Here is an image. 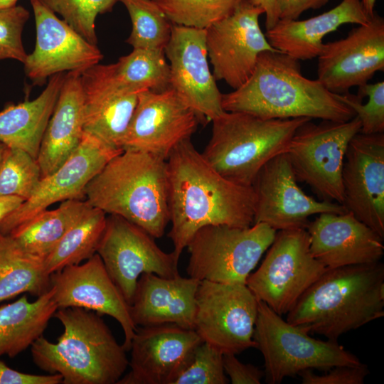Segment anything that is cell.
<instances>
[{"label": "cell", "mask_w": 384, "mask_h": 384, "mask_svg": "<svg viewBox=\"0 0 384 384\" xmlns=\"http://www.w3.org/2000/svg\"><path fill=\"white\" fill-rule=\"evenodd\" d=\"M169 233L175 257L200 228L224 225H253L255 194L252 186L235 183L216 171L194 147L191 139L178 144L166 159Z\"/></svg>", "instance_id": "cell-1"}, {"label": "cell", "mask_w": 384, "mask_h": 384, "mask_svg": "<svg viewBox=\"0 0 384 384\" xmlns=\"http://www.w3.org/2000/svg\"><path fill=\"white\" fill-rule=\"evenodd\" d=\"M225 112L249 113L264 119L307 117L346 122L355 112L317 79L303 75L299 60L279 50L264 51L248 80L222 94Z\"/></svg>", "instance_id": "cell-2"}, {"label": "cell", "mask_w": 384, "mask_h": 384, "mask_svg": "<svg viewBox=\"0 0 384 384\" xmlns=\"http://www.w3.org/2000/svg\"><path fill=\"white\" fill-rule=\"evenodd\" d=\"M287 314L289 323L334 341L382 318L383 263L379 261L327 269Z\"/></svg>", "instance_id": "cell-3"}, {"label": "cell", "mask_w": 384, "mask_h": 384, "mask_svg": "<svg viewBox=\"0 0 384 384\" xmlns=\"http://www.w3.org/2000/svg\"><path fill=\"white\" fill-rule=\"evenodd\" d=\"M54 316L63 326L57 342L43 336L31 346L37 367L63 377L62 384H114L129 360L100 314L78 307L58 309Z\"/></svg>", "instance_id": "cell-4"}, {"label": "cell", "mask_w": 384, "mask_h": 384, "mask_svg": "<svg viewBox=\"0 0 384 384\" xmlns=\"http://www.w3.org/2000/svg\"><path fill=\"white\" fill-rule=\"evenodd\" d=\"M85 196L90 206L119 215L160 238L169 223L166 160L124 150L90 181Z\"/></svg>", "instance_id": "cell-5"}, {"label": "cell", "mask_w": 384, "mask_h": 384, "mask_svg": "<svg viewBox=\"0 0 384 384\" xmlns=\"http://www.w3.org/2000/svg\"><path fill=\"white\" fill-rule=\"evenodd\" d=\"M311 119H264L241 112H224L213 119L210 139L201 154L220 175L252 186L262 167L286 152L296 130Z\"/></svg>", "instance_id": "cell-6"}, {"label": "cell", "mask_w": 384, "mask_h": 384, "mask_svg": "<svg viewBox=\"0 0 384 384\" xmlns=\"http://www.w3.org/2000/svg\"><path fill=\"white\" fill-rule=\"evenodd\" d=\"M309 334L258 301L253 339L264 358L266 383L279 384L306 370H327L362 363L338 341H322Z\"/></svg>", "instance_id": "cell-7"}, {"label": "cell", "mask_w": 384, "mask_h": 384, "mask_svg": "<svg viewBox=\"0 0 384 384\" xmlns=\"http://www.w3.org/2000/svg\"><path fill=\"white\" fill-rule=\"evenodd\" d=\"M276 233L265 223L247 228L204 226L195 233L187 245L189 260L186 272L199 281L246 284Z\"/></svg>", "instance_id": "cell-8"}, {"label": "cell", "mask_w": 384, "mask_h": 384, "mask_svg": "<svg viewBox=\"0 0 384 384\" xmlns=\"http://www.w3.org/2000/svg\"><path fill=\"white\" fill-rule=\"evenodd\" d=\"M309 120L294 132L285 154L297 181L321 200L342 204V169L351 139L361 131L355 116L346 122Z\"/></svg>", "instance_id": "cell-9"}, {"label": "cell", "mask_w": 384, "mask_h": 384, "mask_svg": "<svg viewBox=\"0 0 384 384\" xmlns=\"http://www.w3.org/2000/svg\"><path fill=\"white\" fill-rule=\"evenodd\" d=\"M267 250L246 285L258 301L282 316L327 268L312 256L306 228L277 231Z\"/></svg>", "instance_id": "cell-10"}, {"label": "cell", "mask_w": 384, "mask_h": 384, "mask_svg": "<svg viewBox=\"0 0 384 384\" xmlns=\"http://www.w3.org/2000/svg\"><path fill=\"white\" fill-rule=\"evenodd\" d=\"M194 329L202 341L224 353L256 348L253 339L258 300L246 284L200 281Z\"/></svg>", "instance_id": "cell-11"}, {"label": "cell", "mask_w": 384, "mask_h": 384, "mask_svg": "<svg viewBox=\"0 0 384 384\" xmlns=\"http://www.w3.org/2000/svg\"><path fill=\"white\" fill-rule=\"evenodd\" d=\"M107 272L130 305L144 273L164 277L178 275V260L163 251L154 238L125 218L108 214L97 248Z\"/></svg>", "instance_id": "cell-12"}, {"label": "cell", "mask_w": 384, "mask_h": 384, "mask_svg": "<svg viewBox=\"0 0 384 384\" xmlns=\"http://www.w3.org/2000/svg\"><path fill=\"white\" fill-rule=\"evenodd\" d=\"M264 11L243 1L230 16L206 29L208 58L215 80H223L233 90L253 73L260 54L272 48L259 24Z\"/></svg>", "instance_id": "cell-13"}, {"label": "cell", "mask_w": 384, "mask_h": 384, "mask_svg": "<svg viewBox=\"0 0 384 384\" xmlns=\"http://www.w3.org/2000/svg\"><path fill=\"white\" fill-rule=\"evenodd\" d=\"M252 187L255 194L253 224L265 223L276 231L306 228L314 215L346 212L342 204L318 201L306 194L298 186L285 153L262 167Z\"/></svg>", "instance_id": "cell-14"}, {"label": "cell", "mask_w": 384, "mask_h": 384, "mask_svg": "<svg viewBox=\"0 0 384 384\" xmlns=\"http://www.w3.org/2000/svg\"><path fill=\"white\" fill-rule=\"evenodd\" d=\"M122 151L84 132L73 154L53 173L41 178L32 196L0 223V233L9 235L57 202L85 200V189L90 181Z\"/></svg>", "instance_id": "cell-15"}, {"label": "cell", "mask_w": 384, "mask_h": 384, "mask_svg": "<svg viewBox=\"0 0 384 384\" xmlns=\"http://www.w3.org/2000/svg\"><path fill=\"white\" fill-rule=\"evenodd\" d=\"M169 61V87L191 108L202 124L224 112L222 93L209 68L206 29L172 23L164 48Z\"/></svg>", "instance_id": "cell-16"}, {"label": "cell", "mask_w": 384, "mask_h": 384, "mask_svg": "<svg viewBox=\"0 0 384 384\" xmlns=\"http://www.w3.org/2000/svg\"><path fill=\"white\" fill-rule=\"evenodd\" d=\"M201 123L195 112L169 87L145 90L127 130L122 150L150 153L165 160L181 142L191 139Z\"/></svg>", "instance_id": "cell-17"}, {"label": "cell", "mask_w": 384, "mask_h": 384, "mask_svg": "<svg viewBox=\"0 0 384 384\" xmlns=\"http://www.w3.org/2000/svg\"><path fill=\"white\" fill-rule=\"evenodd\" d=\"M317 80L330 92L343 94L384 70V19L376 13L342 39L324 43Z\"/></svg>", "instance_id": "cell-18"}, {"label": "cell", "mask_w": 384, "mask_h": 384, "mask_svg": "<svg viewBox=\"0 0 384 384\" xmlns=\"http://www.w3.org/2000/svg\"><path fill=\"white\" fill-rule=\"evenodd\" d=\"M342 205L384 239V133L358 132L342 169Z\"/></svg>", "instance_id": "cell-19"}, {"label": "cell", "mask_w": 384, "mask_h": 384, "mask_svg": "<svg viewBox=\"0 0 384 384\" xmlns=\"http://www.w3.org/2000/svg\"><path fill=\"white\" fill-rule=\"evenodd\" d=\"M36 44L23 63L26 75L34 85L65 71H83L102 59L97 45L88 42L38 0H31Z\"/></svg>", "instance_id": "cell-20"}, {"label": "cell", "mask_w": 384, "mask_h": 384, "mask_svg": "<svg viewBox=\"0 0 384 384\" xmlns=\"http://www.w3.org/2000/svg\"><path fill=\"white\" fill-rule=\"evenodd\" d=\"M50 279L58 309L78 307L112 316L122 329L123 347L129 351L137 326L132 320L130 305L98 254L82 263L64 267L52 274Z\"/></svg>", "instance_id": "cell-21"}, {"label": "cell", "mask_w": 384, "mask_h": 384, "mask_svg": "<svg viewBox=\"0 0 384 384\" xmlns=\"http://www.w3.org/2000/svg\"><path fill=\"white\" fill-rule=\"evenodd\" d=\"M201 342L195 330L175 324L137 326L129 349L130 370L117 384H171Z\"/></svg>", "instance_id": "cell-22"}, {"label": "cell", "mask_w": 384, "mask_h": 384, "mask_svg": "<svg viewBox=\"0 0 384 384\" xmlns=\"http://www.w3.org/2000/svg\"><path fill=\"white\" fill-rule=\"evenodd\" d=\"M309 250L326 268L377 262L384 255L383 238L351 213H324L309 222Z\"/></svg>", "instance_id": "cell-23"}, {"label": "cell", "mask_w": 384, "mask_h": 384, "mask_svg": "<svg viewBox=\"0 0 384 384\" xmlns=\"http://www.w3.org/2000/svg\"><path fill=\"white\" fill-rule=\"evenodd\" d=\"M200 281L193 277H164L142 274L137 284L130 313L137 326L171 324L194 329L196 294Z\"/></svg>", "instance_id": "cell-24"}, {"label": "cell", "mask_w": 384, "mask_h": 384, "mask_svg": "<svg viewBox=\"0 0 384 384\" xmlns=\"http://www.w3.org/2000/svg\"><path fill=\"white\" fill-rule=\"evenodd\" d=\"M84 132L122 149L123 141L143 91L120 90L102 74L97 64L81 73Z\"/></svg>", "instance_id": "cell-25"}, {"label": "cell", "mask_w": 384, "mask_h": 384, "mask_svg": "<svg viewBox=\"0 0 384 384\" xmlns=\"http://www.w3.org/2000/svg\"><path fill=\"white\" fill-rule=\"evenodd\" d=\"M82 71L65 74L59 95L40 145L41 178L58 169L76 150L84 133Z\"/></svg>", "instance_id": "cell-26"}, {"label": "cell", "mask_w": 384, "mask_h": 384, "mask_svg": "<svg viewBox=\"0 0 384 384\" xmlns=\"http://www.w3.org/2000/svg\"><path fill=\"white\" fill-rule=\"evenodd\" d=\"M369 19L361 0H342L332 9L307 19L279 20L265 34L274 49L298 60H306L318 57L326 34L343 24L361 25Z\"/></svg>", "instance_id": "cell-27"}, {"label": "cell", "mask_w": 384, "mask_h": 384, "mask_svg": "<svg viewBox=\"0 0 384 384\" xmlns=\"http://www.w3.org/2000/svg\"><path fill=\"white\" fill-rule=\"evenodd\" d=\"M64 78V73L55 74L36 99L4 107L0 112V142L22 149L37 159Z\"/></svg>", "instance_id": "cell-28"}, {"label": "cell", "mask_w": 384, "mask_h": 384, "mask_svg": "<svg viewBox=\"0 0 384 384\" xmlns=\"http://www.w3.org/2000/svg\"><path fill=\"white\" fill-rule=\"evenodd\" d=\"M58 309L50 287L30 302L23 295L0 306V357L14 358L31 347L48 326Z\"/></svg>", "instance_id": "cell-29"}, {"label": "cell", "mask_w": 384, "mask_h": 384, "mask_svg": "<svg viewBox=\"0 0 384 384\" xmlns=\"http://www.w3.org/2000/svg\"><path fill=\"white\" fill-rule=\"evenodd\" d=\"M90 205L68 200L54 210H45L14 229L9 235L24 251L45 259Z\"/></svg>", "instance_id": "cell-30"}, {"label": "cell", "mask_w": 384, "mask_h": 384, "mask_svg": "<svg viewBox=\"0 0 384 384\" xmlns=\"http://www.w3.org/2000/svg\"><path fill=\"white\" fill-rule=\"evenodd\" d=\"M45 259L24 251L0 233V302L23 293L37 297L51 286Z\"/></svg>", "instance_id": "cell-31"}, {"label": "cell", "mask_w": 384, "mask_h": 384, "mask_svg": "<svg viewBox=\"0 0 384 384\" xmlns=\"http://www.w3.org/2000/svg\"><path fill=\"white\" fill-rule=\"evenodd\" d=\"M105 70L122 90L161 91L169 87V65L164 51L133 49L117 63L105 65Z\"/></svg>", "instance_id": "cell-32"}, {"label": "cell", "mask_w": 384, "mask_h": 384, "mask_svg": "<svg viewBox=\"0 0 384 384\" xmlns=\"http://www.w3.org/2000/svg\"><path fill=\"white\" fill-rule=\"evenodd\" d=\"M106 218L103 210L90 206L45 258L48 272L52 274L93 256L103 234Z\"/></svg>", "instance_id": "cell-33"}, {"label": "cell", "mask_w": 384, "mask_h": 384, "mask_svg": "<svg viewBox=\"0 0 384 384\" xmlns=\"http://www.w3.org/2000/svg\"><path fill=\"white\" fill-rule=\"evenodd\" d=\"M127 9L132 32L126 42L133 49L164 51L172 23L153 0H117Z\"/></svg>", "instance_id": "cell-34"}, {"label": "cell", "mask_w": 384, "mask_h": 384, "mask_svg": "<svg viewBox=\"0 0 384 384\" xmlns=\"http://www.w3.org/2000/svg\"><path fill=\"white\" fill-rule=\"evenodd\" d=\"M173 24L206 28L245 0H153Z\"/></svg>", "instance_id": "cell-35"}, {"label": "cell", "mask_w": 384, "mask_h": 384, "mask_svg": "<svg viewBox=\"0 0 384 384\" xmlns=\"http://www.w3.org/2000/svg\"><path fill=\"white\" fill-rule=\"evenodd\" d=\"M41 178L36 159L28 152L7 146L0 163V196H16L28 199Z\"/></svg>", "instance_id": "cell-36"}, {"label": "cell", "mask_w": 384, "mask_h": 384, "mask_svg": "<svg viewBox=\"0 0 384 384\" xmlns=\"http://www.w3.org/2000/svg\"><path fill=\"white\" fill-rule=\"evenodd\" d=\"M58 14L88 42L97 45L95 20L99 14L112 11L117 0H38Z\"/></svg>", "instance_id": "cell-37"}, {"label": "cell", "mask_w": 384, "mask_h": 384, "mask_svg": "<svg viewBox=\"0 0 384 384\" xmlns=\"http://www.w3.org/2000/svg\"><path fill=\"white\" fill-rule=\"evenodd\" d=\"M223 353L202 341L188 355L171 384H226Z\"/></svg>", "instance_id": "cell-38"}, {"label": "cell", "mask_w": 384, "mask_h": 384, "mask_svg": "<svg viewBox=\"0 0 384 384\" xmlns=\"http://www.w3.org/2000/svg\"><path fill=\"white\" fill-rule=\"evenodd\" d=\"M361 122L363 134L384 133V82H368L358 87L357 95L337 94Z\"/></svg>", "instance_id": "cell-39"}, {"label": "cell", "mask_w": 384, "mask_h": 384, "mask_svg": "<svg viewBox=\"0 0 384 384\" xmlns=\"http://www.w3.org/2000/svg\"><path fill=\"white\" fill-rule=\"evenodd\" d=\"M29 11L22 6L0 9V60L13 59L22 63L27 55L22 42Z\"/></svg>", "instance_id": "cell-40"}, {"label": "cell", "mask_w": 384, "mask_h": 384, "mask_svg": "<svg viewBox=\"0 0 384 384\" xmlns=\"http://www.w3.org/2000/svg\"><path fill=\"white\" fill-rule=\"evenodd\" d=\"M369 373L368 366L361 363L335 366L320 375L312 370H304L299 375L302 384H363Z\"/></svg>", "instance_id": "cell-41"}, {"label": "cell", "mask_w": 384, "mask_h": 384, "mask_svg": "<svg viewBox=\"0 0 384 384\" xmlns=\"http://www.w3.org/2000/svg\"><path fill=\"white\" fill-rule=\"evenodd\" d=\"M224 371L233 384H260L265 372L252 364L240 361L235 354L223 356Z\"/></svg>", "instance_id": "cell-42"}, {"label": "cell", "mask_w": 384, "mask_h": 384, "mask_svg": "<svg viewBox=\"0 0 384 384\" xmlns=\"http://www.w3.org/2000/svg\"><path fill=\"white\" fill-rule=\"evenodd\" d=\"M58 374L36 375L24 373L9 367L0 359V384H62Z\"/></svg>", "instance_id": "cell-43"}, {"label": "cell", "mask_w": 384, "mask_h": 384, "mask_svg": "<svg viewBox=\"0 0 384 384\" xmlns=\"http://www.w3.org/2000/svg\"><path fill=\"white\" fill-rule=\"evenodd\" d=\"M329 0H277L279 20H297L309 9H318Z\"/></svg>", "instance_id": "cell-44"}, {"label": "cell", "mask_w": 384, "mask_h": 384, "mask_svg": "<svg viewBox=\"0 0 384 384\" xmlns=\"http://www.w3.org/2000/svg\"><path fill=\"white\" fill-rule=\"evenodd\" d=\"M255 6L261 8L265 14L266 31L273 28L279 21L277 0H249Z\"/></svg>", "instance_id": "cell-45"}, {"label": "cell", "mask_w": 384, "mask_h": 384, "mask_svg": "<svg viewBox=\"0 0 384 384\" xmlns=\"http://www.w3.org/2000/svg\"><path fill=\"white\" fill-rule=\"evenodd\" d=\"M25 200L16 196H0V223Z\"/></svg>", "instance_id": "cell-46"}, {"label": "cell", "mask_w": 384, "mask_h": 384, "mask_svg": "<svg viewBox=\"0 0 384 384\" xmlns=\"http://www.w3.org/2000/svg\"><path fill=\"white\" fill-rule=\"evenodd\" d=\"M366 14L370 18L373 16L376 0H361Z\"/></svg>", "instance_id": "cell-47"}, {"label": "cell", "mask_w": 384, "mask_h": 384, "mask_svg": "<svg viewBox=\"0 0 384 384\" xmlns=\"http://www.w3.org/2000/svg\"><path fill=\"white\" fill-rule=\"evenodd\" d=\"M17 1L18 0H0V9L16 6Z\"/></svg>", "instance_id": "cell-48"}, {"label": "cell", "mask_w": 384, "mask_h": 384, "mask_svg": "<svg viewBox=\"0 0 384 384\" xmlns=\"http://www.w3.org/2000/svg\"><path fill=\"white\" fill-rule=\"evenodd\" d=\"M7 148V146H6L4 144L0 142V163L3 159L4 152Z\"/></svg>", "instance_id": "cell-49"}]
</instances>
